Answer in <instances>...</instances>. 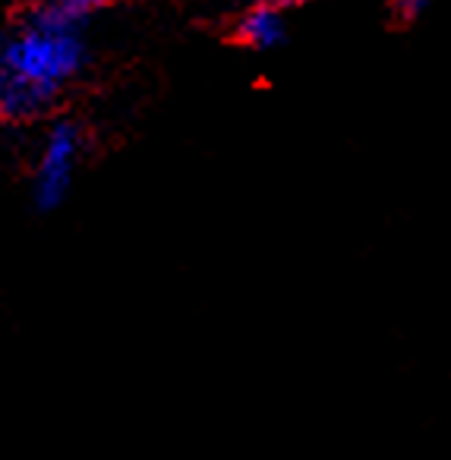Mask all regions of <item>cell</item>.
I'll use <instances>...</instances> for the list:
<instances>
[{"instance_id": "cell-1", "label": "cell", "mask_w": 451, "mask_h": 460, "mask_svg": "<svg viewBox=\"0 0 451 460\" xmlns=\"http://www.w3.org/2000/svg\"><path fill=\"white\" fill-rule=\"evenodd\" d=\"M79 22L45 7L0 39V120H32L83 73Z\"/></svg>"}, {"instance_id": "cell-2", "label": "cell", "mask_w": 451, "mask_h": 460, "mask_svg": "<svg viewBox=\"0 0 451 460\" xmlns=\"http://www.w3.org/2000/svg\"><path fill=\"white\" fill-rule=\"evenodd\" d=\"M79 158H83V129L70 120L54 123L41 142L39 164H35L32 192L39 208L51 211L64 202L77 177Z\"/></svg>"}, {"instance_id": "cell-3", "label": "cell", "mask_w": 451, "mask_h": 460, "mask_svg": "<svg viewBox=\"0 0 451 460\" xmlns=\"http://www.w3.org/2000/svg\"><path fill=\"white\" fill-rule=\"evenodd\" d=\"M284 39H287V20L281 13V7H272V4H259L256 0L253 7L237 20V41L253 48V51H272Z\"/></svg>"}, {"instance_id": "cell-4", "label": "cell", "mask_w": 451, "mask_h": 460, "mask_svg": "<svg viewBox=\"0 0 451 460\" xmlns=\"http://www.w3.org/2000/svg\"><path fill=\"white\" fill-rule=\"evenodd\" d=\"M111 0H54L51 10H58L60 16H67V20L73 22H83L86 16L98 13L102 7H108Z\"/></svg>"}, {"instance_id": "cell-5", "label": "cell", "mask_w": 451, "mask_h": 460, "mask_svg": "<svg viewBox=\"0 0 451 460\" xmlns=\"http://www.w3.org/2000/svg\"><path fill=\"white\" fill-rule=\"evenodd\" d=\"M426 7H429V0H394V13L404 22L419 20V16L426 13Z\"/></svg>"}, {"instance_id": "cell-6", "label": "cell", "mask_w": 451, "mask_h": 460, "mask_svg": "<svg viewBox=\"0 0 451 460\" xmlns=\"http://www.w3.org/2000/svg\"><path fill=\"white\" fill-rule=\"evenodd\" d=\"M259 4H272V7H287V4H300V0H259Z\"/></svg>"}]
</instances>
